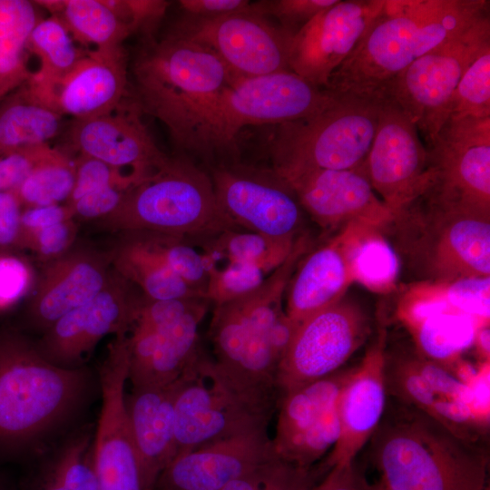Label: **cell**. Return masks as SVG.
<instances>
[{
	"instance_id": "cell-18",
	"label": "cell",
	"mask_w": 490,
	"mask_h": 490,
	"mask_svg": "<svg viewBox=\"0 0 490 490\" xmlns=\"http://www.w3.org/2000/svg\"><path fill=\"white\" fill-rule=\"evenodd\" d=\"M36 101L73 120L109 113L130 96L127 54L122 46L87 50L66 73L32 75L22 85Z\"/></svg>"
},
{
	"instance_id": "cell-52",
	"label": "cell",
	"mask_w": 490,
	"mask_h": 490,
	"mask_svg": "<svg viewBox=\"0 0 490 490\" xmlns=\"http://www.w3.org/2000/svg\"><path fill=\"white\" fill-rule=\"evenodd\" d=\"M127 191L118 186H105L65 204L71 209L74 219L99 220L119 207Z\"/></svg>"
},
{
	"instance_id": "cell-3",
	"label": "cell",
	"mask_w": 490,
	"mask_h": 490,
	"mask_svg": "<svg viewBox=\"0 0 490 490\" xmlns=\"http://www.w3.org/2000/svg\"><path fill=\"white\" fill-rule=\"evenodd\" d=\"M372 449L387 490H489L486 452L414 407L383 417Z\"/></svg>"
},
{
	"instance_id": "cell-59",
	"label": "cell",
	"mask_w": 490,
	"mask_h": 490,
	"mask_svg": "<svg viewBox=\"0 0 490 490\" xmlns=\"http://www.w3.org/2000/svg\"><path fill=\"white\" fill-rule=\"evenodd\" d=\"M0 490H4V486H3L1 479H0Z\"/></svg>"
},
{
	"instance_id": "cell-33",
	"label": "cell",
	"mask_w": 490,
	"mask_h": 490,
	"mask_svg": "<svg viewBox=\"0 0 490 490\" xmlns=\"http://www.w3.org/2000/svg\"><path fill=\"white\" fill-rule=\"evenodd\" d=\"M34 1L0 0V100L24 84L29 68V37L40 20Z\"/></svg>"
},
{
	"instance_id": "cell-32",
	"label": "cell",
	"mask_w": 490,
	"mask_h": 490,
	"mask_svg": "<svg viewBox=\"0 0 490 490\" xmlns=\"http://www.w3.org/2000/svg\"><path fill=\"white\" fill-rule=\"evenodd\" d=\"M57 17L81 47L88 50L122 46L132 31L106 5L104 0L34 1Z\"/></svg>"
},
{
	"instance_id": "cell-28",
	"label": "cell",
	"mask_w": 490,
	"mask_h": 490,
	"mask_svg": "<svg viewBox=\"0 0 490 490\" xmlns=\"http://www.w3.org/2000/svg\"><path fill=\"white\" fill-rule=\"evenodd\" d=\"M203 299L174 324L160 329L132 326L128 336V380L132 387L177 381L201 350L199 328L206 315Z\"/></svg>"
},
{
	"instance_id": "cell-34",
	"label": "cell",
	"mask_w": 490,
	"mask_h": 490,
	"mask_svg": "<svg viewBox=\"0 0 490 490\" xmlns=\"http://www.w3.org/2000/svg\"><path fill=\"white\" fill-rule=\"evenodd\" d=\"M93 442L88 431L70 438L29 480L24 490H99Z\"/></svg>"
},
{
	"instance_id": "cell-11",
	"label": "cell",
	"mask_w": 490,
	"mask_h": 490,
	"mask_svg": "<svg viewBox=\"0 0 490 490\" xmlns=\"http://www.w3.org/2000/svg\"><path fill=\"white\" fill-rule=\"evenodd\" d=\"M490 41L489 13L414 61L377 94L391 100L429 144L449 118L453 93L480 48Z\"/></svg>"
},
{
	"instance_id": "cell-1",
	"label": "cell",
	"mask_w": 490,
	"mask_h": 490,
	"mask_svg": "<svg viewBox=\"0 0 490 490\" xmlns=\"http://www.w3.org/2000/svg\"><path fill=\"white\" fill-rule=\"evenodd\" d=\"M485 0H385L361 40L325 89L376 97L414 61L488 12Z\"/></svg>"
},
{
	"instance_id": "cell-43",
	"label": "cell",
	"mask_w": 490,
	"mask_h": 490,
	"mask_svg": "<svg viewBox=\"0 0 490 490\" xmlns=\"http://www.w3.org/2000/svg\"><path fill=\"white\" fill-rule=\"evenodd\" d=\"M309 478L310 472L297 469L276 456L221 490H294Z\"/></svg>"
},
{
	"instance_id": "cell-47",
	"label": "cell",
	"mask_w": 490,
	"mask_h": 490,
	"mask_svg": "<svg viewBox=\"0 0 490 490\" xmlns=\"http://www.w3.org/2000/svg\"><path fill=\"white\" fill-rule=\"evenodd\" d=\"M203 299H206L154 300L142 295L134 309L131 327L135 326L151 329L166 328L183 318Z\"/></svg>"
},
{
	"instance_id": "cell-6",
	"label": "cell",
	"mask_w": 490,
	"mask_h": 490,
	"mask_svg": "<svg viewBox=\"0 0 490 490\" xmlns=\"http://www.w3.org/2000/svg\"><path fill=\"white\" fill-rule=\"evenodd\" d=\"M133 100L181 147L199 112L235 79L208 48L170 31L144 37L132 64Z\"/></svg>"
},
{
	"instance_id": "cell-55",
	"label": "cell",
	"mask_w": 490,
	"mask_h": 490,
	"mask_svg": "<svg viewBox=\"0 0 490 490\" xmlns=\"http://www.w3.org/2000/svg\"><path fill=\"white\" fill-rule=\"evenodd\" d=\"M71 219H74V214L65 203L24 208L21 215V242L27 234Z\"/></svg>"
},
{
	"instance_id": "cell-36",
	"label": "cell",
	"mask_w": 490,
	"mask_h": 490,
	"mask_svg": "<svg viewBox=\"0 0 490 490\" xmlns=\"http://www.w3.org/2000/svg\"><path fill=\"white\" fill-rule=\"evenodd\" d=\"M297 238L278 240L247 230H232L224 231L201 244L204 253L213 263L221 259L227 261L250 263L261 268L270 275L289 255Z\"/></svg>"
},
{
	"instance_id": "cell-48",
	"label": "cell",
	"mask_w": 490,
	"mask_h": 490,
	"mask_svg": "<svg viewBox=\"0 0 490 490\" xmlns=\"http://www.w3.org/2000/svg\"><path fill=\"white\" fill-rule=\"evenodd\" d=\"M338 0H271L252 4L260 15L276 17L279 25L295 34L302 26L321 11L334 5Z\"/></svg>"
},
{
	"instance_id": "cell-25",
	"label": "cell",
	"mask_w": 490,
	"mask_h": 490,
	"mask_svg": "<svg viewBox=\"0 0 490 490\" xmlns=\"http://www.w3.org/2000/svg\"><path fill=\"white\" fill-rule=\"evenodd\" d=\"M43 264L25 312L28 324L43 333L59 318L93 299L113 274L106 254L85 247L71 248Z\"/></svg>"
},
{
	"instance_id": "cell-58",
	"label": "cell",
	"mask_w": 490,
	"mask_h": 490,
	"mask_svg": "<svg viewBox=\"0 0 490 490\" xmlns=\"http://www.w3.org/2000/svg\"><path fill=\"white\" fill-rule=\"evenodd\" d=\"M365 490H387L386 486L378 480L373 484L367 483Z\"/></svg>"
},
{
	"instance_id": "cell-7",
	"label": "cell",
	"mask_w": 490,
	"mask_h": 490,
	"mask_svg": "<svg viewBox=\"0 0 490 490\" xmlns=\"http://www.w3.org/2000/svg\"><path fill=\"white\" fill-rule=\"evenodd\" d=\"M97 222L105 230L159 232L201 243L237 230L217 203L211 178L189 160L170 157Z\"/></svg>"
},
{
	"instance_id": "cell-41",
	"label": "cell",
	"mask_w": 490,
	"mask_h": 490,
	"mask_svg": "<svg viewBox=\"0 0 490 490\" xmlns=\"http://www.w3.org/2000/svg\"><path fill=\"white\" fill-rule=\"evenodd\" d=\"M490 117V41L462 75L451 99L449 117Z\"/></svg>"
},
{
	"instance_id": "cell-37",
	"label": "cell",
	"mask_w": 490,
	"mask_h": 490,
	"mask_svg": "<svg viewBox=\"0 0 490 490\" xmlns=\"http://www.w3.org/2000/svg\"><path fill=\"white\" fill-rule=\"evenodd\" d=\"M122 233H125L138 245L157 257L205 298L209 273L213 263L206 253L194 248L191 240L181 236L152 231Z\"/></svg>"
},
{
	"instance_id": "cell-20",
	"label": "cell",
	"mask_w": 490,
	"mask_h": 490,
	"mask_svg": "<svg viewBox=\"0 0 490 490\" xmlns=\"http://www.w3.org/2000/svg\"><path fill=\"white\" fill-rule=\"evenodd\" d=\"M385 0H338L292 37L289 68L310 83L326 88L332 74L350 55L377 16Z\"/></svg>"
},
{
	"instance_id": "cell-30",
	"label": "cell",
	"mask_w": 490,
	"mask_h": 490,
	"mask_svg": "<svg viewBox=\"0 0 490 490\" xmlns=\"http://www.w3.org/2000/svg\"><path fill=\"white\" fill-rule=\"evenodd\" d=\"M106 254L113 270L151 299L203 298L157 257L125 233Z\"/></svg>"
},
{
	"instance_id": "cell-16",
	"label": "cell",
	"mask_w": 490,
	"mask_h": 490,
	"mask_svg": "<svg viewBox=\"0 0 490 490\" xmlns=\"http://www.w3.org/2000/svg\"><path fill=\"white\" fill-rule=\"evenodd\" d=\"M128 370V336L120 333L100 368L102 406L93 442L99 490H143L126 407Z\"/></svg>"
},
{
	"instance_id": "cell-49",
	"label": "cell",
	"mask_w": 490,
	"mask_h": 490,
	"mask_svg": "<svg viewBox=\"0 0 490 490\" xmlns=\"http://www.w3.org/2000/svg\"><path fill=\"white\" fill-rule=\"evenodd\" d=\"M77 234L75 219H71L23 237L21 250H29L45 263L68 251Z\"/></svg>"
},
{
	"instance_id": "cell-22",
	"label": "cell",
	"mask_w": 490,
	"mask_h": 490,
	"mask_svg": "<svg viewBox=\"0 0 490 490\" xmlns=\"http://www.w3.org/2000/svg\"><path fill=\"white\" fill-rule=\"evenodd\" d=\"M281 181L324 230H340L351 222L384 230L394 219L377 196L363 165L348 170L309 171Z\"/></svg>"
},
{
	"instance_id": "cell-5",
	"label": "cell",
	"mask_w": 490,
	"mask_h": 490,
	"mask_svg": "<svg viewBox=\"0 0 490 490\" xmlns=\"http://www.w3.org/2000/svg\"><path fill=\"white\" fill-rule=\"evenodd\" d=\"M387 229L400 260L424 282L490 276V216L428 190Z\"/></svg>"
},
{
	"instance_id": "cell-17",
	"label": "cell",
	"mask_w": 490,
	"mask_h": 490,
	"mask_svg": "<svg viewBox=\"0 0 490 490\" xmlns=\"http://www.w3.org/2000/svg\"><path fill=\"white\" fill-rule=\"evenodd\" d=\"M438 197L490 216V117H449L428 144Z\"/></svg>"
},
{
	"instance_id": "cell-21",
	"label": "cell",
	"mask_w": 490,
	"mask_h": 490,
	"mask_svg": "<svg viewBox=\"0 0 490 490\" xmlns=\"http://www.w3.org/2000/svg\"><path fill=\"white\" fill-rule=\"evenodd\" d=\"M129 284L113 271L109 283L93 299L43 333L35 343L39 352L54 365L75 368L103 337L126 333L141 297L132 294Z\"/></svg>"
},
{
	"instance_id": "cell-45",
	"label": "cell",
	"mask_w": 490,
	"mask_h": 490,
	"mask_svg": "<svg viewBox=\"0 0 490 490\" xmlns=\"http://www.w3.org/2000/svg\"><path fill=\"white\" fill-rule=\"evenodd\" d=\"M75 181L65 203H71L85 193L105 186H118L129 190L140 181L133 175L97 159L74 155Z\"/></svg>"
},
{
	"instance_id": "cell-44",
	"label": "cell",
	"mask_w": 490,
	"mask_h": 490,
	"mask_svg": "<svg viewBox=\"0 0 490 490\" xmlns=\"http://www.w3.org/2000/svg\"><path fill=\"white\" fill-rule=\"evenodd\" d=\"M36 280L31 262L17 251H0V312L29 297Z\"/></svg>"
},
{
	"instance_id": "cell-54",
	"label": "cell",
	"mask_w": 490,
	"mask_h": 490,
	"mask_svg": "<svg viewBox=\"0 0 490 490\" xmlns=\"http://www.w3.org/2000/svg\"><path fill=\"white\" fill-rule=\"evenodd\" d=\"M368 481L356 463L329 469L315 483L308 480L294 490H365Z\"/></svg>"
},
{
	"instance_id": "cell-9",
	"label": "cell",
	"mask_w": 490,
	"mask_h": 490,
	"mask_svg": "<svg viewBox=\"0 0 490 490\" xmlns=\"http://www.w3.org/2000/svg\"><path fill=\"white\" fill-rule=\"evenodd\" d=\"M379 98L338 95L321 112L276 125L271 172L280 180L315 170H348L365 162L371 147Z\"/></svg>"
},
{
	"instance_id": "cell-40",
	"label": "cell",
	"mask_w": 490,
	"mask_h": 490,
	"mask_svg": "<svg viewBox=\"0 0 490 490\" xmlns=\"http://www.w3.org/2000/svg\"><path fill=\"white\" fill-rule=\"evenodd\" d=\"M88 49L78 47L64 24L55 16L40 19L29 37V51L39 60L33 72L37 77H54L68 72Z\"/></svg>"
},
{
	"instance_id": "cell-46",
	"label": "cell",
	"mask_w": 490,
	"mask_h": 490,
	"mask_svg": "<svg viewBox=\"0 0 490 490\" xmlns=\"http://www.w3.org/2000/svg\"><path fill=\"white\" fill-rule=\"evenodd\" d=\"M448 305L456 311L489 322L490 276L469 277L443 284Z\"/></svg>"
},
{
	"instance_id": "cell-29",
	"label": "cell",
	"mask_w": 490,
	"mask_h": 490,
	"mask_svg": "<svg viewBox=\"0 0 490 490\" xmlns=\"http://www.w3.org/2000/svg\"><path fill=\"white\" fill-rule=\"evenodd\" d=\"M180 378L166 386L132 387L126 395L143 490H153L176 456L174 402Z\"/></svg>"
},
{
	"instance_id": "cell-24",
	"label": "cell",
	"mask_w": 490,
	"mask_h": 490,
	"mask_svg": "<svg viewBox=\"0 0 490 490\" xmlns=\"http://www.w3.org/2000/svg\"><path fill=\"white\" fill-rule=\"evenodd\" d=\"M387 331L381 328L361 362L352 368L338 401L340 433L319 471L355 462L380 424L387 406Z\"/></svg>"
},
{
	"instance_id": "cell-27",
	"label": "cell",
	"mask_w": 490,
	"mask_h": 490,
	"mask_svg": "<svg viewBox=\"0 0 490 490\" xmlns=\"http://www.w3.org/2000/svg\"><path fill=\"white\" fill-rule=\"evenodd\" d=\"M368 228L374 227L348 223L326 244L311 252L309 250L301 259L285 292L284 312L295 327L344 298L354 282L353 249Z\"/></svg>"
},
{
	"instance_id": "cell-50",
	"label": "cell",
	"mask_w": 490,
	"mask_h": 490,
	"mask_svg": "<svg viewBox=\"0 0 490 490\" xmlns=\"http://www.w3.org/2000/svg\"><path fill=\"white\" fill-rule=\"evenodd\" d=\"M106 5L132 31L152 35L170 2L162 0H104Z\"/></svg>"
},
{
	"instance_id": "cell-53",
	"label": "cell",
	"mask_w": 490,
	"mask_h": 490,
	"mask_svg": "<svg viewBox=\"0 0 490 490\" xmlns=\"http://www.w3.org/2000/svg\"><path fill=\"white\" fill-rule=\"evenodd\" d=\"M23 209L15 191L0 192V251L21 250Z\"/></svg>"
},
{
	"instance_id": "cell-19",
	"label": "cell",
	"mask_w": 490,
	"mask_h": 490,
	"mask_svg": "<svg viewBox=\"0 0 490 490\" xmlns=\"http://www.w3.org/2000/svg\"><path fill=\"white\" fill-rule=\"evenodd\" d=\"M211 178L221 212L237 230L278 240H293L302 233L301 207L291 189L271 171L261 175L221 166Z\"/></svg>"
},
{
	"instance_id": "cell-31",
	"label": "cell",
	"mask_w": 490,
	"mask_h": 490,
	"mask_svg": "<svg viewBox=\"0 0 490 490\" xmlns=\"http://www.w3.org/2000/svg\"><path fill=\"white\" fill-rule=\"evenodd\" d=\"M63 119L19 87L0 100V157L49 143L61 132Z\"/></svg>"
},
{
	"instance_id": "cell-38",
	"label": "cell",
	"mask_w": 490,
	"mask_h": 490,
	"mask_svg": "<svg viewBox=\"0 0 490 490\" xmlns=\"http://www.w3.org/2000/svg\"><path fill=\"white\" fill-rule=\"evenodd\" d=\"M75 181L74 157L54 148L14 190L24 208L66 202Z\"/></svg>"
},
{
	"instance_id": "cell-4",
	"label": "cell",
	"mask_w": 490,
	"mask_h": 490,
	"mask_svg": "<svg viewBox=\"0 0 490 490\" xmlns=\"http://www.w3.org/2000/svg\"><path fill=\"white\" fill-rule=\"evenodd\" d=\"M88 381L83 368L54 365L24 333L0 327V458L18 455L61 425Z\"/></svg>"
},
{
	"instance_id": "cell-15",
	"label": "cell",
	"mask_w": 490,
	"mask_h": 490,
	"mask_svg": "<svg viewBox=\"0 0 490 490\" xmlns=\"http://www.w3.org/2000/svg\"><path fill=\"white\" fill-rule=\"evenodd\" d=\"M352 368L280 394L274 455L305 472L332 449L340 433L338 401Z\"/></svg>"
},
{
	"instance_id": "cell-57",
	"label": "cell",
	"mask_w": 490,
	"mask_h": 490,
	"mask_svg": "<svg viewBox=\"0 0 490 490\" xmlns=\"http://www.w3.org/2000/svg\"><path fill=\"white\" fill-rule=\"evenodd\" d=\"M474 345L476 346L479 354L485 361L489 362L490 354V330L489 324H484L477 328Z\"/></svg>"
},
{
	"instance_id": "cell-13",
	"label": "cell",
	"mask_w": 490,
	"mask_h": 490,
	"mask_svg": "<svg viewBox=\"0 0 490 490\" xmlns=\"http://www.w3.org/2000/svg\"><path fill=\"white\" fill-rule=\"evenodd\" d=\"M213 52L235 78L290 71L293 34L253 10L214 17L186 15L171 29Z\"/></svg>"
},
{
	"instance_id": "cell-56",
	"label": "cell",
	"mask_w": 490,
	"mask_h": 490,
	"mask_svg": "<svg viewBox=\"0 0 490 490\" xmlns=\"http://www.w3.org/2000/svg\"><path fill=\"white\" fill-rule=\"evenodd\" d=\"M179 5L187 15L195 17H214L252 9V4L247 0H181Z\"/></svg>"
},
{
	"instance_id": "cell-10",
	"label": "cell",
	"mask_w": 490,
	"mask_h": 490,
	"mask_svg": "<svg viewBox=\"0 0 490 490\" xmlns=\"http://www.w3.org/2000/svg\"><path fill=\"white\" fill-rule=\"evenodd\" d=\"M278 403L234 382L201 350L176 392V456L215 440L269 430Z\"/></svg>"
},
{
	"instance_id": "cell-8",
	"label": "cell",
	"mask_w": 490,
	"mask_h": 490,
	"mask_svg": "<svg viewBox=\"0 0 490 490\" xmlns=\"http://www.w3.org/2000/svg\"><path fill=\"white\" fill-rule=\"evenodd\" d=\"M338 97L291 71L238 78L199 112L181 148L203 155L223 152L248 125L306 118Z\"/></svg>"
},
{
	"instance_id": "cell-51",
	"label": "cell",
	"mask_w": 490,
	"mask_h": 490,
	"mask_svg": "<svg viewBox=\"0 0 490 490\" xmlns=\"http://www.w3.org/2000/svg\"><path fill=\"white\" fill-rule=\"evenodd\" d=\"M53 149L49 143L39 144L0 157V192L15 190Z\"/></svg>"
},
{
	"instance_id": "cell-2",
	"label": "cell",
	"mask_w": 490,
	"mask_h": 490,
	"mask_svg": "<svg viewBox=\"0 0 490 490\" xmlns=\"http://www.w3.org/2000/svg\"><path fill=\"white\" fill-rule=\"evenodd\" d=\"M311 246L308 235L299 236L287 259L258 289L215 305L209 329L211 358L227 377L249 390L280 396L277 370L297 328L284 312L283 295Z\"/></svg>"
},
{
	"instance_id": "cell-39",
	"label": "cell",
	"mask_w": 490,
	"mask_h": 490,
	"mask_svg": "<svg viewBox=\"0 0 490 490\" xmlns=\"http://www.w3.org/2000/svg\"><path fill=\"white\" fill-rule=\"evenodd\" d=\"M382 230L368 228L358 240L351 257L354 282L377 293L395 288L401 260Z\"/></svg>"
},
{
	"instance_id": "cell-12",
	"label": "cell",
	"mask_w": 490,
	"mask_h": 490,
	"mask_svg": "<svg viewBox=\"0 0 490 490\" xmlns=\"http://www.w3.org/2000/svg\"><path fill=\"white\" fill-rule=\"evenodd\" d=\"M368 333L367 315L345 297L308 317L296 328L279 364L280 394L338 371Z\"/></svg>"
},
{
	"instance_id": "cell-35",
	"label": "cell",
	"mask_w": 490,
	"mask_h": 490,
	"mask_svg": "<svg viewBox=\"0 0 490 490\" xmlns=\"http://www.w3.org/2000/svg\"><path fill=\"white\" fill-rule=\"evenodd\" d=\"M475 318L457 311L428 317L408 328L423 358L449 365L474 345L478 327Z\"/></svg>"
},
{
	"instance_id": "cell-14",
	"label": "cell",
	"mask_w": 490,
	"mask_h": 490,
	"mask_svg": "<svg viewBox=\"0 0 490 490\" xmlns=\"http://www.w3.org/2000/svg\"><path fill=\"white\" fill-rule=\"evenodd\" d=\"M378 98L377 124L363 168L395 217L432 187L435 172L415 123L397 103Z\"/></svg>"
},
{
	"instance_id": "cell-42",
	"label": "cell",
	"mask_w": 490,
	"mask_h": 490,
	"mask_svg": "<svg viewBox=\"0 0 490 490\" xmlns=\"http://www.w3.org/2000/svg\"><path fill=\"white\" fill-rule=\"evenodd\" d=\"M268 276L261 268L240 261L213 266L209 273L205 298L215 305L234 300L258 289Z\"/></svg>"
},
{
	"instance_id": "cell-26",
	"label": "cell",
	"mask_w": 490,
	"mask_h": 490,
	"mask_svg": "<svg viewBox=\"0 0 490 490\" xmlns=\"http://www.w3.org/2000/svg\"><path fill=\"white\" fill-rule=\"evenodd\" d=\"M274 457L269 430L215 440L177 455L153 490H221Z\"/></svg>"
},
{
	"instance_id": "cell-23",
	"label": "cell",
	"mask_w": 490,
	"mask_h": 490,
	"mask_svg": "<svg viewBox=\"0 0 490 490\" xmlns=\"http://www.w3.org/2000/svg\"><path fill=\"white\" fill-rule=\"evenodd\" d=\"M142 110L129 96L113 111L73 120L70 150L122 170L140 181L167 160L142 120Z\"/></svg>"
}]
</instances>
